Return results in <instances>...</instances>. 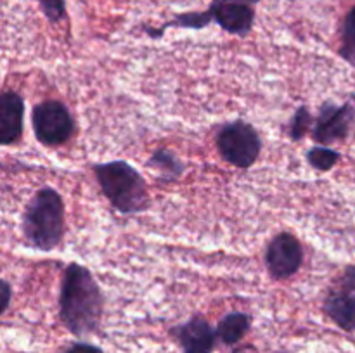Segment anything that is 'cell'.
<instances>
[{"label": "cell", "mask_w": 355, "mask_h": 353, "mask_svg": "<svg viewBox=\"0 0 355 353\" xmlns=\"http://www.w3.org/2000/svg\"><path fill=\"white\" fill-rule=\"evenodd\" d=\"M104 298L92 272L80 263H69L59 293V317L73 336H90L99 329Z\"/></svg>", "instance_id": "cell-1"}, {"label": "cell", "mask_w": 355, "mask_h": 353, "mask_svg": "<svg viewBox=\"0 0 355 353\" xmlns=\"http://www.w3.org/2000/svg\"><path fill=\"white\" fill-rule=\"evenodd\" d=\"M24 242L38 251H52L64 235V201L51 185L40 187L28 201L21 220Z\"/></svg>", "instance_id": "cell-2"}, {"label": "cell", "mask_w": 355, "mask_h": 353, "mask_svg": "<svg viewBox=\"0 0 355 353\" xmlns=\"http://www.w3.org/2000/svg\"><path fill=\"white\" fill-rule=\"evenodd\" d=\"M92 170L101 190L118 213L137 215L149 206L148 183L128 161L96 163Z\"/></svg>", "instance_id": "cell-3"}, {"label": "cell", "mask_w": 355, "mask_h": 353, "mask_svg": "<svg viewBox=\"0 0 355 353\" xmlns=\"http://www.w3.org/2000/svg\"><path fill=\"white\" fill-rule=\"evenodd\" d=\"M218 154L225 163L236 168H250L262 152V137L252 123L243 120L225 123L217 132Z\"/></svg>", "instance_id": "cell-4"}, {"label": "cell", "mask_w": 355, "mask_h": 353, "mask_svg": "<svg viewBox=\"0 0 355 353\" xmlns=\"http://www.w3.org/2000/svg\"><path fill=\"white\" fill-rule=\"evenodd\" d=\"M31 127L40 144L55 147L66 144L75 134V118L61 100H42L31 111Z\"/></svg>", "instance_id": "cell-5"}, {"label": "cell", "mask_w": 355, "mask_h": 353, "mask_svg": "<svg viewBox=\"0 0 355 353\" xmlns=\"http://www.w3.org/2000/svg\"><path fill=\"white\" fill-rule=\"evenodd\" d=\"M355 125V96L349 97L343 104L326 100L319 106L314 118L312 138L321 145L335 144L349 137Z\"/></svg>", "instance_id": "cell-6"}, {"label": "cell", "mask_w": 355, "mask_h": 353, "mask_svg": "<svg viewBox=\"0 0 355 353\" xmlns=\"http://www.w3.org/2000/svg\"><path fill=\"white\" fill-rule=\"evenodd\" d=\"M322 311L342 331L355 334V265L343 269L322 301Z\"/></svg>", "instance_id": "cell-7"}, {"label": "cell", "mask_w": 355, "mask_h": 353, "mask_svg": "<svg viewBox=\"0 0 355 353\" xmlns=\"http://www.w3.org/2000/svg\"><path fill=\"white\" fill-rule=\"evenodd\" d=\"M263 263L269 275L276 280L293 277L304 263V246L291 232H279L267 244Z\"/></svg>", "instance_id": "cell-8"}, {"label": "cell", "mask_w": 355, "mask_h": 353, "mask_svg": "<svg viewBox=\"0 0 355 353\" xmlns=\"http://www.w3.org/2000/svg\"><path fill=\"white\" fill-rule=\"evenodd\" d=\"M205 14L210 24H218L225 33L236 37H246L252 33L257 16L255 6L241 2H222V0H214Z\"/></svg>", "instance_id": "cell-9"}, {"label": "cell", "mask_w": 355, "mask_h": 353, "mask_svg": "<svg viewBox=\"0 0 355 353\" xmlns=\"http://www.w3.org/2000/svg\"><path fill=\"white\" fill-rule=\"evenodd\" d=\"M170 334L175 338L182 353H214L217 343V331L207 318L194 315L184 324L170 329Z\"/></svg>", "instance_id": "cell-10"}, {"label": "cell", "mask_w": 355, "mask_h": 353, "mask_svg": "<svg viewBox=\"0 0 355 353\" xmlns=\"http://www.w3.org/2000/svg\"><path fill=\"white\" fill-rule=\"evenodd\" d=\"M24 99L14 90H3L0 96V144L12 145L23 135Z\"/></svg>", "instance_id": "cell-11"}, {"label": "cell", "mask_w": 355, "mask_h": 353, "mask_svg": "<svg viewBox=\"0 0 355 353\" xmlns=\"http://www.w3.org/2000/svg\"><path fill=\"white\" fill-rule=\"evenodd\" d=\"M252 329V315L245 311H229L227 315L218 320L217 324V338L225 346H234L248 334Z\"/></svg>", "instance_id": "cell-12"}, {"label": "cell", "mask_w": 355, "mask_h": 353, "mask_svg": "<svg viewBox=\"0 0 355 353\" xmlns=\"http://www.w3.org/2000/svg\"><path fill=\"white\" fill-rule=\"evenodd\" d=\"M146 166L155 170L159 175V179L165 180V182H173V180L180 179L184 173L182 161H180L170 149L165 147L156 149V151L149 156Z\"/></svg>", "instance_id": "cell-13"}, {"label": "cell", "mask_w": 355, "mask_h": 353, "mask_svg": "<svg viewBox=\"0 0 355 353\" xmlns=\"http://www.w3.org/2000/svg\"><path fill=\"white\" fill-rule=\"evenodd\" d=\"M340 158H342V154L338 151L321 144L314 145V147H311L305 152V159L309 161V165L314 170H318V172H329V170H333L338 165Z\"/></svg>", "instance_id": "cell-14"}, {"label": "cell", "mask_w": 355, "mask_h": 353, "mask_svg": "<svg viewBox=\"0 0 355 353\" xmlns=\"http://www.w3.org/2000/svg\"><path fill=\"white\" fill-rule=\"evenodd\" d=\"M338 54L342 55L343 61L355 68V6L345 14V19H343Z\"/></svg>", "instance_id": "cell-15"}, {"label": "cell", "mask_w": 355, "mask_h": 353, "mask_svg": "<svg viewBox=\"0 0 355 353\" xmlns=\"http://www.w3.org/2000/svg\"><path fill=\"white\" fill-rule=\"evenodd\" d=\"M312 127H314V118H312L311 109L307 106H300L293 113L290 120V130H288V135H290L291 141L298 142L312 132Z\"/></svg>", "instance_id": "cell-16"}, {"label": "cell", "mask_w": 355, "mask_h": 353, "mask_svg": "<svg viewBox=\"0 0 355 353\" xmlns=\"http://www.w3.org/2000/svg\"><path fill=\"white\" fill-rule=\"evenodd\" d=\"M42 12L51 23H59L66 17V0H38Z\"/></svg>", "instance_id": "cell-17"}, {"label": "cell", "mask_w": 355, "mask_h": 353, "mask_svg": "<svg viewBox=\"0 0 355 353\" xmlns=\"http://www.w3.org/2000/svg\"><path fill=\"white\" fill-rule=\"evenodd\" d=\"M64 353H104V352L99 348V346L90 345V343L78 341V343H73L71 346H68Z\"/></svg>", "instance_id": "cell-18"}, {"label": "cell", "mask_w": 355, "mask_h": 353, "mask_svg": "<svg viewBox=\"0 0 355 353\" xmlns=\"http://www.w3.org/2000/svg\"><path fill=\"white\" fill-rule=\"evenodd\" d=\"M10 300H12V287H10V284L7 282V280H2V301H3L2 311L3 314H6L7 308H9Z\"/></svg>", "instance_id": "cell-19"}, {"label": "cell", "mask_w": 355, "mask_h": 353, "mask_svg": "<svg viewBox=\"0 0 355 353\" xmlns=\"http://www.w3.org/2000/svg\"><path fill=\"white\" fill-rule=\"evenodd\" d=\"M222 2H241V3H250V6H257L262 0H222Z\"/></svg>", "instance_id": "cell-20"}]
</instances>
